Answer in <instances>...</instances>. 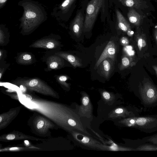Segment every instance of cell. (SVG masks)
<instances>
[{"label": "cell", "mask_w": 157, "mask_h": 157, "mask_svg": "<svg viewBox=\"0 0 157 157\" xmlns=\"http://www.w3.org/2000/svg\"><path fill=\"white\" fill-rule=\"evenodd\" d=\"M121 43L122 45L126 46L128 44L129 41L127 37H123L121 39Z\"/></svg>", "instance_id": "23"}, {"label": "cell", "mask_w": 157, "mask_h": 157, "mask_svg": "<svg viewBox=\"0 0 157 157\" xmlns=\"http://www.w3.org/2000/svg\"><path fill=\"white\" fill-rule=\"evenodd\" d=\"M18 149V148H17L15 147L11 148L10 149V150H16V149Z\"/></svg>", "instance_id": "37"}, {"label": "cell", "mask_w": 157, "mask_h": 157, "mask_svg": "<svg viewBox=\"0 0 157 157\" xmlns=\"http://www.w3.org/2000/svg\"><path fill=\"white\" fill-rule=\"evenodd\" d=\"M9 33L8 29L3 24L0 25V44L1 46L5 45L7 43Z\"/></svg>", "instance_id": "16"}, {"label": "cell", "mask_w": 157, "mask_h": 157, "mask_svg": "<svg viewBox=\"0 0 157 157\" xmlns=\"http://www.w3.org/2000/svg\"><path fill=\"white\" fill-rule=\"evenodd\" d=\"M5 69L3 68H1L0 70V79H1L3 73L5 71Z\"/></svg>", "instance_id": "31"}, {"label": "cell", "mask_w": 157, "mask_h": 157, "mask_svg": "<svg viewBox=\"0 0 157 157\" xmlns=\"http://www.w3.org/2000/svg\"><path fill=\"white\" fill-rule=\"evenodd\" d=\"M63 58L55 54L49 56L47 59V70L50 71L57 70L62 67L63 65Z\"/></svg>", "instance_id": "10"}, {"label": "cell", "mask_w": 157, "mask_h": 157, "mask_svg": "<svg viewBox=\"0 0 157 157\" xmlns=\"http://www.w3.org/2000/svg\"><path fill=\"white\" fill-rule=\"evenodd\" d=\"M68 123L71 126H74L76 125L75 122L72 119H69L68 121Z\"/></svg>", "instance_id": "27"}, {"label": "cell", "mask_w": 157, "mask_h": 157, "mask_svg": "<svg viewBox=\"0 0 157 157\" xmlns=\"http://www.w3.org/2000/svg\"><path fill=\"white\" fill-rule=\"evenodd\" d=\"M155 120V118L151 117H134L128 120V126L142 127L154 121Z\"/></svg>", "instance_id": "11"}, {"label": "cell", "mask_w": 157, "mask_h": 157, "mask_svg": "<svg viewBox=\"0 0 157 157\" xmlns=\"http://www.w3.org/2000/svg\"><path fill=\"white\" fill-rule=\"evenodd\" d=\"M136 150L137 151H157V145H156L144 144L137 147Z\"/></svg>", "instance_id": "19"}, {"label": "cell", "mask_w": 157, "mask_h": 157, "mask_svg": "<svg viewBox=\"0 0 157 157\" xmlns=\"http://www.w3.org/2000/svg\"><path fill=\"white\" fill-rule=\"evenodd\" d=\"M55 54L65 59L74 67H81L82 64L79 58L71 54L64 52H56Z\"/></svg>", "instance_id": "12"}, {"label": "cell", "mask_w": 157, "mask_h": 157, "mask_svg": "<svg viewBox=\"0 0 157 157\" xmlns=\"http://www.w3.org/2000/svg\"><path fill=\"white\" fill-rule=\"evenodd\" d=\"M89 140V139L88 138L86 137H84L82 140V142H83V143H88Z\"/></svg>", "instance_id": "34"}, {"label": "cell", "mask_w": 157, "mask_h": 157, "mask_svg": "<svg viewBox=\"0 0 157 157\" xmlns=\"http://www.w3.org/2000/svg\"><path fill=\"white\" fill-rule=\"evenodd\" d=\"M140 92L144 102L151 104L157 101V89L151 83L147 82L140 88Z\"/></svg>", "instance_id": "6"}, {"label": "cell", "mask_w": 157, "mask_h": 157, "mask_svg": "<svg viewBox=\"0 0 157 157\" xmlns=\"http://www.w3.org/2000/svg\"><path fill=\"white\" fill-rule=\"evenodd\" d=\"M60 45V43L55 39L51 38H45L36 41L30 45L29 47L52 49L58 48Z\"/></svg>", "instance_id": "7"}, {"label": "cell", "mask_w": 157, "mask_h": 157, "mask_svg": "<svg viewBox=\"0 0 157 157\" xmlns=\"http://www.w3.org/2000/svg\"><path fill=\"white\" fill-rule=\"evenodd\" d=\"M103 72L105 76L107 78L109 76L111 69L110 62L106 59L102 61Z\"/></svg>", "instance_id": "18"}, {"label": "cell", "mask_w": 157, "mask_h": 157, "mask_svg": "<svg viewBox=\"0 0 157 157\" xmlns=\"http://www.w3.org/2000/svg\"><path fill=\"white\" fill-rule=\"evenodd\" d=\"M132 59L127 56H124L121 60L120 69L122 70L129 66L131 65Z\"/></svg>", "instance_id": "20"}, {"label": "cell", "mask_w": 157, "mask_h": 157, "mask_svg": "<svg viewBox=\"0 0 157 157\" xmlns=\"http://www.w3.org/2000/svg\"><path fill=\"white\" fill-rule=\"evenodd\" d=\"M127 16L128 21L131 24L139 26L143 20V17L133 8H129Z\"/></svg>", "instance_id": "13"}, {"label": "cell", "mask_w": 157, "mask_h": 157, "mask_svg": "<svg viewBox=\"0 0 157 157\" xmlns=\"http://www.w3.org/2000/svg\"><path fill=\"white\" fill-rule=\"evenodd\" d=\"M87 0H85L82 8L77 10L75 16L70 24V29L77 37H79L83 32L85 10Z\"/></svg>", "instance_id": "5"}, {"label": "cell", "mask_w": 157, "mask_h": 157, "mask_svg": "<svg viewBox=\"0 0 157 157\" xmlns=\"http://www.w3.org/2000/svg\"><path fill=\"white\" fill-rule=\"evenodd\" d=\"M136 39L138 49L141 51L146 45L144 34L141 32H138L136 34Z\"/></svg>", "instance_id": "17"}, {"label": "cell", "mask_w": 157, "mask_h": 157, "mask_svg": "<svg viewBox=\"0 0 157 157\" xmlns=\"http://www.w3.org/2000/svg\"><path fill=\"white\" fill-rule=\"evenodd\" d=\"M4 51L2 50L1 49L0 51V60H1L2 59L4 55Z\"/></svg>", "instance_id": "33"}, {"label": "cell", "mask_w": 157, "mask_h": 157, "mask_svg": "<svg viewBox=\"0 0 157 157\" xmlns=\"http://www.w3.org/2000/svg\"><path fill=\"white\" fill-rule=\"evenodd\" d=\"M44 124V121H39L37 124V127L38 129L42 128Z\"/></svg>", "instance_id": "28"}, {"label": "cell", "mask_w": 157, "mask_h": 157, "mask_svg": "<svg viewBox=\"0 0 157 157\" xmlns=\"http://www.w3.org/2000/svg\"><path fill=\"white\" fill-rule=\"evenodd\" d=\"M2 118L1 117H0V122H1L2 121Z\"/></svg>", "instance_id": "38"}, {"label": "cell", "mask_w": 157, "mask_h": 157, "mask_svg": "<svg viewBox=\"0 0 157 157\" xmlns=\"http://www.w3.org/2000/svg\"><path fill=\"white\" fill-rule=\"evenodd\" d=\"M153 68L155 71V73L157 75V66H153Z\"/></svg>", "instance_id": "36"}, {"label": "cell", "mask_w": 157, "mask_h": 157, "mask_svg": "<svg viewBox=\"0 0 157 157\" xmlns=\"http://www.w3.org/2000/svg\"><path fill=\"white\" fill-rule=\"evenodd\" d=\"M102 95L104 98L105 99H109L110 97L109 93L106 91L102 93Z\"/></svg>", "instance_id": "25"}, {"label": "cell", "mask_w": 157, "mask_h": 157, "mask_svg": "<svg viewBox=\"0 0 157 157\" xmlns=\"http://www.w3.org/2000/svg\"><path fill=\"white\" fill-rule=\"evenodd\" d=\"M13 81L14 84L23 86L29 90L44 92L52 91L48 85L38 78H19Z\"/></svg>", "instance_id": "4"}, {"label": "cell", "mask_w": 157, "mask_h": 157, "mask_svg": "<svg viewBox=\"0 0 157 157\" xmlns=\"http://www.w3.org/2000/svg\"><path fill=\"white\" fill-rule=\"evenodd\" d=\"M116 51V48L115 43L113 41H109L96 62L95 64L96 67H97L104 59L107 58H110L114 60Z\"/></svg>", "instance_id": "8"}, {"label": "cell", "mask_w": 157, "mask_h": 157, "mask_svg": "<svg viewBox=\"0 0 157 157\" xmlns=\"http://www.w3.org/2000/svg\"><path fill=\"white\" fill-rule=\"evenodd\" d=\"M154 36L157 43V26L154 30Z\"/></svg>", "instance_id": "32"}, {"label": "cell", "mask_w": 157, "mask_h": 157, "mask_svg": "<svg viewBox=\"0 0 157 157\" xmlns=\"http://www.w3.org/2000/svg\"><path fill=\"white\" fill-rule=\"evenodd\" d=\"M124 111L123 109L122 108H118L115 110V112L116 113L120 114L123 113Z\"/></svg>", "instance_id": "30"}, {"label": "cell", "mask_w": 157, "mask_h": 157, "mask_svg": "<svg viewBox=\"0 0 157 157\" xmlns=\"http://www.w3.org/2000/svg\"><path fill=\"white\" fill-rule=\"evenodd\" d=\"M8 0H0V9L2 8L6 5Z\"/></svg>", "instance_id": "26"}, {"label": "cell", "mask_w": 157, "mask_h": 157, "mask_svg": "<svg viewBox=\"0 0 157 157\" xmlns=\"http://www.w3.org/2000/svg\"><path fill=\"white\" fill-rule=\"evenodd\" d=\"M24 96H25V97L27 99H28L31 100L32 99V98L31 97V96H30V95H29V94H25L24 95Z\"/></svg>", "instance_id": "35"}, {"label": "cell", "mask_w": 157, "mask_h": 157, "mask_svg": "<svg viewBox=\"0 0 157 157\" xmlns=\"http://www.w3.org/2000/svg\"><path fill=\"white\" fill-rule=\"evenodd\" d=\"M108 0H88L85 10L83 32H90L92 29L98 16L102 22L108 15Z\"/></svg>", "instance_id": "2"}, {"label": "cell", "mask_w": 157, "mask_h": 157, "mask_svg": "<svg viewBox=\"0 0 157 157\" xmlns=\"http://www.w3.org/2000/svg\"><path fill=\"white\" fill-rule=\"evenodd\" d=\"M15 136L13 134H9L6 136V139L8 140H12L15 139Z\"/></svg>", "instance_id": "29"}, {"label": "cell", "mask_w": 157, "mask_h": 157, "mask_svg": "<svg viewBox=\"0 0 157 157\" xmlns=\"http://www.w3.org/2000/svg\"><path fill=\"white\" fill-rule=\"evenodd\" d=\"M123 6L129 8L140 9L145 4L144 0H115Z\"/></svg>", "instance_id": "15"}, {"label": "cell", "mask_w": 157, "mask_h": 157, "mask_svg": "<svg viewBox=\"0 0 157 157\" xmlns=\"http://www.w3.org/2000/svg\"><path fill=\"white\" fill-rule=\"evenodd\" d=\"M68 78L66 75H60L56 77V80L61 84L67 87L68 84L66 82V81L68 79Z\"/></svg>", "instance_id": "21"}, {"label": "cell", "mask_w": 157, "mask_h": 157, "mask_svg": "<svg viewBox=\"0 0 157 157\" xmlns=\"http://www.w3.org/2000/svg\"></svg>", "instance_id": "39"}, {"label": "cell", "mask_w": 157, "mask_h": 157, "mask_svg": "<svg viewBox=\"0 0 157 157\" xmlns=\"http://www.w3.org/2000/svg\"><path fill=\"white\" fill-rule=\"evenodd\" d=\"M34 60V58L32 54L28 52L20 53L16 59L17 63L22 65H27L32 63Z\"/></svg>", "instance_id": "14"}, {"label": "cell", "mask_w": 157, "mask_h": 157, "mask_svg": "<svg viewBox=\"0 0 157 157\" xmlns=\"http://www.w3.org/2000/svg\"><path fill=\"white\" fill-rule=\"evenodd\" d=\"M115 13L117 25L119 29L126 33L129 36H132L134 32L131 29L129 23L117 9H116Z\"/></svg>", "instance_id": "9"}, {"label": "cell", "mask_w": 157, "mask_h": 157, "mask_svg": "<svg viewBox=\"0 0 157 157\" xmlns=\"http://www.w3.org/2000/svg\"><path fill=\"white\" fill-rule=\"evenodd\" d=\"M89 102V99L87 96H85L83 97L82 100L83 104L86 106L88 105Z\"/></svg>", "instance_id": "24"}, {"label": "cell", "mask_w": 157, "mask_h": 157, "mask_svg": "<svg viewBox=\"0 0 157 157\" xmlns=\"http://www.w3.org/2000/svg\"><path fill=\"white\" fill-rule=\"evenodd\" d=\"M18 5L23 11L19 20L21 33L28 35L33 32L47 20V14L44 7L39 2L33 0H21Z\"/></svg>", "instance_id": "1"}, {"label": "cell", "mask_w": 157, "mask_h": 157, "mask_svg": "<svg viewBox=\"0 0 157 157\" xmlns=\"http://www.w3.org/2000/svg\"><path fill=\"white\" fill-rule=\"evenodd\" d=\"M78 0H63L54 7L51 15L57 20L68 21L75 8Z\"/></svg>", "instance_id": "3"}, {"label": "cell", "mask_w": 157, "mask_h": 157, "mask_svg": "<svg viewBox=\"0 0 157 157\" xmlns=\"http://www.w3.org/2000/svg\"><path fill=\"white\" fill-rule=\"evenodd\" d=\"M147 140L153 144L157 145V135L148 139Z\"/></svg>", "instance_id": "22"}]
</instances>
